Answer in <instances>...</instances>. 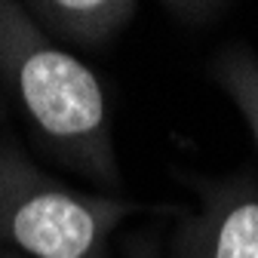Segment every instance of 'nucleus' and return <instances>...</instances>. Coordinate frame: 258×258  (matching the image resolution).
<instances>
[{"label":"nucleus","mask_w":258,"mask_h":258,"mask_svg":"<svg viewBox=\"0 0 258 258\" xmlns=\"http://www.w3.org/2000/svg\"><path fill=\"white\" fill-rule=\"evenodd\" d=\"M212 80L234 102L258 145V52L252 46H228L212 58Z\"/></svg>","instance_id":"39448f33"},{"label":"nucleus","mask_w":258,"mask_h":258,"mask_svg":"<svg viewBox=\"0 0 258 258\" xmlns=\"http://www.w3.org/2000/svg\"><path fill=\"white\" fill-rule=\"evenodd\" d=\"M166 258H258V175L200 184V197L169 234Z\"/></svg>","instance_id":"7ed1b4c3"},{"label":"nucleus","mask_w":258,"mask_h":258,"mask_svg":"<svg viewBox=\"0 0 258 258\" xmlns=\"http://www.w3.org/2000/svg\"><path fill=\"white\" fill-rule=\"evenodd\" d=\"M25 13L61 49H102L136 19L133 0H25Z\"/></svg>","instance_id":"20e7f679"},{"label":"nucleus","mask_w":258,"mask_h":258,"mask_svg":"<svg viewBox=\"0 0 258 258\" xmlns=\"http://www.w3.org/2000/svg\"><path fill=\"white\" fill-rule=\"evenodd\" d=\"M0 92L22 111L34 145L52 163L99 187H120L102 80L52 43L16 0H0Z\"/></svg>","instance_id":"f257e3e1"},{"label":"nucleus","mask_w":258,"mask_h":258,"mask_svg":"<svg viewBox=\"0 0 258 258\" xmlns=\"http://www.w3.org/2000/svg\"><path fill=\"white\" fill-rule=\"evenodd\" d=\"M166 10L175 19H184L187 25H206L209 19H218L224 10V4H166Z\"/></svg>","instance_id":"423d86ee"},{"label":"nucleus","mask_w":258,"mask_h":258,"mask_svg":"<svg viewBox=\"0 0 258 258\" xmlns=\"http://www.w3.org/2000/svg\"><path fill=\"white\" fill-rule=\"evenodd\" d=\"M7 120V102H4V95H0V123Z\"/></svg>","instance_id":"0eeeda50"},{"label":"nucleus","mask_w":258,"mask_h":258,"mask_svg":"<svg viewBox=\"0 0 258 258\" xmlns=\"http://www.w3.org/2000/svg\"><path fill=\"white\" fill-rule=\"evenodd\" d=\"M145 203L49 175L16 136H0V249L22 258H108L120 224Z\"/></svg>","instance_id":"f03ea898"},{"label":"nucleus","mask_w":258,"mask_h":258,"mask_svg":"<svg viewBox=\"0 0 258 258\" xmlns=\"http://www.w3.org/2000/svg\"><path fill=\"white\" fill-rule=\"evenodd\" d=\"M0 258H22V255H16V252H7V249H0Z\"/></svg>","instance_id":"6e6552de"}]
</instances>
